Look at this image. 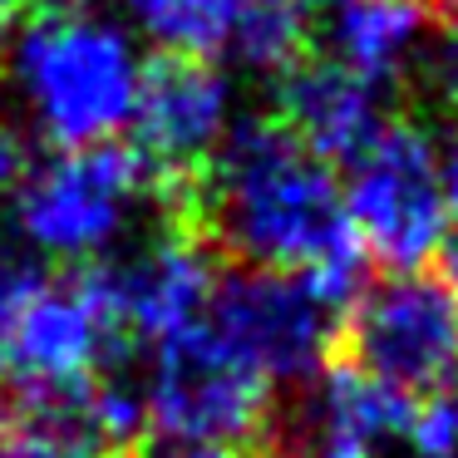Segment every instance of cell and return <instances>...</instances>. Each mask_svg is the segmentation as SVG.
I'll return each mask as SVG.
<instances>
[{
  "label": "cell",
  "mask_w": 458,
  "mask_h": 458,
  "mask_svg": "<svg viewBox=\"0 0 458 458\" xmlns=\"http://www.w3.org/2000/svg\"><path fill=\"white\" fill-rule=\"evenodd\" d=\"M35 281H40V271H35V261L25 257L21 247H11V242L0 237V335L11 330L15 310L25 306V296L35 291Z\"/></svg>",
  "instance_id": "obj_17"
},
{
  "label": "cell",
  "mask_w": 458,
  "mask_h": 458,
  "mask_svg": "<svg viewBox=\"0 0 458 458\" xmlns=\"http://www.w3.org/2000/svg\"><path fill=\"white\" fill-rule=\"evenodd\" d=\"M208 217L247 271L306 276L330 310H350L365 291L335 168L281 123L232 129L208 168Z\"/></svg>",
  "instance_id": "obj_1"
},
{
  "label": "cell",
  "mask_w": 458,
  "mask_h": 458,
  "mask_svg": "<svg viewBox=\"0 0 458 458\" xmlns=\"http://www.w3.org/2000/svg\"><path fill=\"white\" fill-rule=\"evenodd\" d=\"M340 202L355 251L389 267V276L419 271L428 257H438L454 222L438 178V148L414 123H385V133L350 158Z\"/></svg>",
  "instance_id": "obj_5"
},
{
  "label": "cell",
  "mask_w": 458,
  "mask_h": 458,
  "mask_svg": "<svg viewBox=\"0 0 458 458\" xmlns=\"http://www.w3.org/2000/svg\"><path fill=\"white\" fill-rule=\"evenodd\" d=\"M419 5H424V11L434 5L438 15H448V21H458V0H419Z\"/></svg>",
  "instance_id": "obj_26"
},
{
  "label": "cell",
  "mask_w": 458,
  "mask_h": 458,
  "mask_svg": "<svg viewBox=\"0 0 458 458\" xmlns=\"http://www.w3.org/2000/svg\"><path fill=\"white\" fill-rule=\"evenodd\" d=\"M414 419V399L404 389L385 385V379L365 375V369H320L316 394H310V424L320 438H350L360 448H385L409 434Z\"/></svg>",
  "instance_id": "obj_13"
},
{
  "label": "cell",
  "mask_w": 458,
  "mask_h": 458,
  "mask_svg": "<svg viewBox=\"0 0 458 458\" xmlns=\"http://www.w3.org/2000/svg\"><path fill=\"white\" fill-rule=\"evenodd\" d=\"M404 444L414 448V458H458V399H428L414 404Z\"/></svg>",
  "instance_id": "obj_16"
},
{
  "label": "cell",
  "mask_w": 458,
  "mask_h": 458,
  "mask_svg": "<svg viewBox=\"0 0 458 458\" xmlns=\"http://www.w3.org/2000/svg\"><path fill=\"white\" fill-rule=\"evenodd\" d=\"M119 448L89 424L80 394L35 399L21 419L0 424V458H114Z\"/></svg>",
  "instance_id": "obj_15"
},
{
  "label": "cell",
  "mask_w": 458,
  "mask_h": 458,
  "mask_svg": "<svg viewBox=\"0 0 458 458\" xmlns=\"http://www.w3.org/2000/svg\"><path fill=\"white\" fill-rule=\"evenodd\" d=\"M271 458H375V454L350 444V438H320L316 434L306 448H281V454H271Z\"/></svg>",
  "instance_id": "obj_18"
},
{
  "label": "cell",
  "mask_w": 458,
  "mask_h": 458,
  "mask_svg": "<svg viewBox=\"0 0 458 458\" xmlns=\"http://www.w3.org/2000/svg\"><path fill=\"white\" fill-rule=\"evenodd\" d=\"M438 84H444V94L458 104V40L438 55Z\"/></svg>",
  "instance_id": "obj_23"
},
{
  "label": "cell",
  "mask_w": 458,
  "mask_h": 458,
  "mask_svg": "<svg viewBox=\"0 0 458 458\" xmlns=\"http://www.w3.org/2000/svg\"><path fill=\"white\" fill-rule=\"evenodd\" d=\"M45 11H99V0H45Z\"/></svg>",
  "instance_id": "obj_24"
},
{
  "label": "cell",
  "mask_w": 458,
  "mask_h": 458,
  "mask_svg": "<svg viewBox=\"0 0 458 458\" xmlns=\"http://www.w3.org/2000/svg\"><path fill=\"white\" fill-rule=\"evenodd\" d=\"M11 84L55 153L104 148L133 123L143 60L104 11H40L11 45Z\"/></svg>",
  "instance_id": "obj_2"
},
{
  "label": "cell",
  "mask_w": 458,
  "mask_h": 458,
  "mask_svg": "<svg viewBox=\"0 0 458 458\" xmlns=\"http://www.w3.org/2000/svg\"><path fill=\"white\" fill-rule=\"evenodd\" d=\"M335 316L340 310H330L306 276H276V271L222 276L217 296L208 306V326L271 389L316 379L326 369Z\"/></svg>",
  "instance_id": "obj_8"
},
{
  "label": "cell",
  "mask_w": 458,
  "mask_h": 458,
  "mask_svg": "<svg viewBox=\"0 0 458 458\" xmlns=\"http://www.w3.org/2000/svg\"><path fill=\"white\" fill-rule=\"evenodd\" d=\"M25 168H30V158H25V143L15 139L11 129H0V188H15Z\"/></svg>",
  "instance_id": "obj_19"
},
{
  "label": "cell",
  "mask_w": 458,
  "mask_h": 458,
  "mask_svg": "<svg viewBox=\"0 0 458 458\" xmlns=\"http://www.w3.org/2000/svg\"><path fill=\"white\" fill-rule=\"evenodd\" d=\"M438 178H444V192H448V208L458 212V133L444 143V153H438Z\"/></svg>",
  "instance_id": "obj_21"
},
{
  "label": "cell",
  "mask_w": 458,
  "mask_h": 458,
  "mask_svg": "<svg viewBox=\"0 0 458 458\" xmlns=\"http://www.w3.org/2000/svg\"><path fill=\"white\" fill-rule=\"evenodd\" d=\"M148 458H242V448H227V444H158Z\"/></svg>",
  "instance_id": "obj_20"
},
{
  "label": "cell",
  "mask_w": 458,
  "mask_h": 458,
  "mask_svg": "<svg viewBox=\"0 0 458 458\" xmlns=\"http://www.w3.org/2000/svg\"><path fill=\"white\" fill-rule=\"evenodd\" d=\"M385 94L360 74L340 70L335 60L291 64L281 84V129L301 139L316 158L350 163L385 133Z\"/></svg>",
  "instance_id": "obj_11"
},
{
  "label": "cell",
  "mask_w": 458,
  "mask_h": 458,
  "mask_svg": "<svg viewBox=\"0 0 458 458\" xmlns=\"http://www.w3.org/2000/svg\"><path fill=\"white\" fill-rule=\"evenodd\" d=\"M454 375H458V369H454Z\"/></svg>",
  "instance_id": "obj_27"
},
{
  "label": "cell",
  "mask_w": 458,
  "mask_h": 458,
  "mask_svg": "<svg viewBox=\"0 0 458 458\" xmlns=\"http://www.w3.org/2000/svg\"><path fill=\"white\" fill-rule=\"evenodd\" d=\"M232 109H237V94L217 60L163 55L158 64H148L129 129L153 188H188L198 173H208L237 129Z\"/></svg>",
  "instance_id": "obj_9"
},
{
  "label": "cell",
  "mask_w": 458,
  "mask_h": 458,
  "mask_svg": "<svg viewBox=\"0 0 458 458\" xmlns=\"http://www.w3.org/2000/svg\"><path fill=\"white\" fill-rule=\"evenodd\" d=\"M355 369L404 389L409 399L438 389L458 369V301L424 271L385 276L350 306Z\"/></svg>",
  "instance_id": "obj_7"
},
{
  "label": "cell",
  "mask_w": 458,
  "mask_h": 458,
  "mask_svg": "<svg viewBox=\"0 0 458 458\" xmlns=\"http://www.w3.org/2000/svg\"><path fill=\"white\" fill-rule=\"evenodd\" d=\"M306 5L310 0H143L148 21L202 60L232 55L257 15H301Z\"/></svg>",
  "instance_id": "obj_14"
},
{
  "label": "cell",
  "mask_w": 458,
  "mask_h": 458,
  "mask_svg": "<svg viewBox=\"0 0 458 458\" xmlns=\"http://www.w3.org/2000/svg\"><path fill=\"white\" fill-rule=\"evenodd\" d=\"M438 267H444V286H448V296L458 301V227H448V242L438 247Z\"/></svg>",
  "instance_id": "obj_22"
},
{
  "label": "cell",
  "mask_w": 458,
  "mask_h": 458,
  "mask_svg": "<svg viewBox=\"0 0 458 458\" xmlns=\"http://www.w3.org/2000/svg\"><path fill=\"white\" fill-rule=\"evenodd\" d=\"M129 350V320L119 306L114 267H84L64 276H40L11 330L0 335V375L35 399H74Z\"/></svg>",
  "instance_id": "obj_4"
},
{
  "label": "cell",
  "mask_w": 458,
  "mask_h": 458,
  "mask_svg": "<svg viewBox=\"0 0 458 458\" xmlns=\"http://www.w3.org/2000/svg\"><path fill=\"white\" fill-rule=\"evenodd\" d=\"M148 192L153 178L133 148L104 143V148L50 153L30 163L15 182L11 232L21 237V251L30 261L40 257L84 271L99 267L133 232Z\"/></svg>",
  "instance_id": "obj_3"
},
{
  "label": "cell",
  "mask_w": 458,
  "mask_h": 458,
  "mask_svg": "<svg viewBox=\"0 0 458 458\" xmlns=\"http://www.w3.org/2000/svg\"><path fill=\"white\" fill-rule=\"evenodd\" d=\"M11 45V0H0V55Z\"/></svg>",
  "instance_id": "obj_25"
},
{
  "label": "cell",
  "mask_w": 458,
  "mask_h": 458,
  "mask_svg": "<svg viewBox=\"0 0 458 458\" xmlns=\"http://www.w3.org/2000/svg\"><path fill=\"white\" fill-rule=\"evenodd\" d=\"M424 35L428 11L419 0H330L326 11L330 60L365 84H385L404 64H414Z\"/></svg>",
  "instance_id": "obj_12"
},
{
  "label": "cell",
  "mask_w": 458,
  "mask_h": 458,
  "mask_svg": "<svg viewBox=\"0 0 458 458\" xmlns=\"http://www.w3.org/2000/svg\"><path fill=\"white\" fill-rule=\"evenodd\" d=\"M114 286H119L129 335L163 345V340L182 335L208 316L212 296L222 286V271L212 251L198 247L192 237H163L143 247L133 261L114 267Z\"/></svg>",
  "instance_id": "obj_10"
},
{
  "label": "cell",
  "mask_w": 458,
  "mask_h": 458,
  "mask_svg": "<svg viewBox=\"0 0 458 458\" xmlns=\"http://www.w3.org/2000/svg\"><path fill=\"white\" fill-rule=\"evenodd\" d=\"M143 419L163 434V444H227L237 448L261 428L276 389L208 326L153 345L143 379Z\"/></svg>",
  "instance_id": "obj_6"
}]
</instances>
